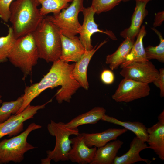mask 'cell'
Listing matches in <instances>:
<instances>
[{
	"label": "cell",
	"instance_id": "1",
	"mask_svg": "<svg viewBox=\"0 0 164 164\" xmlns=\"http://www.w3.org/2000/svg\"><path fill=\"white\" fill-rule=\"evenodd\" d=\"M74 65L75 63L69 64L60 59L53 62L49 72L39 82L26 87L22 106L16 114L22 112L43 91L58 86L61 88L55 95L58 103L70 102L72 96L81 87L71 76Z\"/></svg>",
	"mask_w": 164,
	"mask_h": 164
},
{
	"label": "cell",
	"instance_id": "2",
	"mask_svg": "<svg viewBox=\"0 0 164 164\" xmlns=\"http://www.w3.org/2000/svg\"><path fill=\"white\" fill-rule=\"evenodd\" d=\"M37 0H15L10 7L9 21L16 39L32 33L44 16L40 13Z\"/></svg>",
	"mask_w": 164,
	"mask_h": 164
},
{
	"label": "cell",
	"instance_id": "3",
	"mask_svg": "<svg viewBox=\"0 0 164 164\" xmlns=\"http://www.w3.org/2000/svg\"><path fill=\"white\" fill-rule=\"evenodd\" d=\"M60 33L54 24L46 17L43 18L32 33L39 58L47 63L60 59L62 53Z\"/></svg>",
	"mask_w": 164,
	"mask_h": 164
},
{
	"label": "cell",
	"instance_id": "4",
	"mask_svg": "<svg viewBox=\"0 0 164 164\" xmlns=\"http://www.w3.org/2000/svg\"><path fill=\"white\" fill-rule=\"evenodd\" d=\"M39 58L32 33L16 39L8 59L22 72L24 77L30 74Z\"/></svg>",
	"mask_w": 164,
	"mask_h": 164
},
{
	"label": "cell",
	"instance_id": "5",
	"mask_svg": "<svg viewBox=\"0 0 164 164\" xmlns=\"http://www.w3.org/2000/svg\"><path fill=\"white\" fill-rule=\"evenodd\" d=\"M41 127V126L32 123L20 134L0 142V164L10 162L16 163L22 162L26 152L36 148L27 142L28 136L32 131Z\"/></svg>",
	"mask_w": 164,
	"mask_h": 164
},
{
	"label": "cell",
	"instance_id": "6",
	"mask_svg": "<svg viewBox=\"0 0 164 164\" xmlns=\"http://www.w3.org/2000/svg\"><path fill=\"white\" fill-rule=\"evenodd\" d=\"M64 123L56 122L51 120L47 125L50 134L56 138V144L52 150L46 151L47 158L50 161L56 162L68 161V154L71 148V135H77L79 134L78 128L71 129L65 126Z\"/></svg>",
	"mask_w": 164,
	"mask_h": 164
},
{
	"label": "cell",
	"instance_id": "7",
	"mask_svg": "<svg viewBox=\"0 0 164 164\" xmlns=\"http://www.w3.org/2000/svg\"><path fill=\"white\" fill-rule=\"evenodd\" d=\"M84 0H73L71 3L60 12L46 17L67 37L72 38L80 32L81 25L78 19L79 13L82 11Z\"/></svg>",
	"mask_w": 164,
	"mask_h": 164
},
{
	"label": "cell",
	"instance_id": "8",
	"mask_svg": "<svg viewBox=\"0 0 164 164\" xmlns=\"http://www.w3.org/2000/svg\"><path fill=\"white\" fill-rule=\"evenodd\" d=\"M52 101L51 99L41 105L30 104L21 112L12 115L7 120L0 123V139L6 135L11 137L17 135L23 130L24 122L33 118L38 110L44 108L46 105Z\"/></svg>",
	"mask_w": 164,
	"mask_h": 164
},
{
	"label": "cell",
	"instance_id": "9",
	"mask_svg": "<svg viewBox=\"0 0 164 164\" xmlns=\"http://www.w3.org/2000/svg\"><path fill=\"white\" fill-rule=\"evenodd\" d=\"M150 91L149 84L124 78L112 98L116 102L128 103L149 96Z\"/></svg>",
	"mask_w": 164,
	"mask_h": 164
},
{
	"label": "cell",
	"instance_id": "10",
	"mask_svg": "<svg viewBox=\"0 0 164 164\" xmlns=\"http://www.w3.org/2000/svg\"><path fill=\"white\" fill-rule=\"evenodd\" d=\"M120 75L125 78L149 84L157 78L159 70L149 60L135 62L121 68Z\"/></svg>",
	"mask_w": 164,
	"mask_h": 164
},
{
	"label": "cell",
	"instance_id": "11",
	"mask_svg": "<svg viewBox=\"0 0 164 164\" xmlns=\"http://www.w3.org/2000/svg\"><path fill=\"white\" fill-rule=\"evenodd\" d=\"M82 12L84 15V21L79 33L80 35L79 38L86 50H90L93 48L91 43V37L95 33L99 32L104 33L113 40L117 39L112 31H104L99 29L98 25L94 21V15L95 13L91 7H84Z\"/></svg>",
	"mask_w": 164,
	"mask_h": 164
},
{
	"label": "cell",
	"instance_id": "12",
	"mask_svg": "<svg viewBox=\"0 0 164 164\" xmlns=\"http://www.w3.org/2000/svg\"><path fill=\"white\" fill-rule=\"evenodd\" d=\"M70 139L72 146L68 154L69 160L79 164H90L94 157L97 148L87 146L81 133H79Z\"/></svg>",
	"mask_w": 164,
	"mask_h": 164
},
{
	"label": "cell",
	"instance_id": "13",
	"mask_svg": "<svg viewBox=\"0 0 164 164\" xmlns=\"http://www.w3.org/2000/svg\"><path fill=\"white\" fill-rule=\"evenodd\" d=\"M158 121L147 128L148 149L154 151L162 160H164V111L158 117Z\"/></svg>",
	"mask_w": 164,
	"mask_h": 164
},
{
	"label": "cell",
	"instance_id": "14",
	"mask_svg": "<svg viewBox=\"0 0 164 164\" xmlns=\"http://www.w3.org/2000/svg\"><path fill=\"white\" fill-rule=\"evenodd\" d=\"M107 42L106 40L101 42L98 45L97 44L91 50H85L80 59L75 63L72 71L71 76L85 90L89 88L87 72L89 62L94 53Z\"/></svg>",
	"mask_w": 164,
	"mask_h": 164
},
{
	"label": "cell",
	"instance_id": "15",
	"mask_svg": "<svg viewBox=\"0 0 164 164\" xmlns=\"http://www.w3.org/2000/svg\"><path fill=\"white\" fill-rule=\"evenodd\" d=\"M62 53L60 59L68 63L76 62L83 55L86 50L79 37L75 36L70 38L60 33Z\"/></svg>",
	"mask_w": 164,
	"mask_h": 164
},
{
	"label": "cell",
	"instance_id": "16",
	"mask_svg": "<svg viewBox=\"0 0 164 164\" xmlns=\"http://www.w3.org/2000/svg\"><path fill=\"white\" fill-rule=\"evenodd\" d=\"M127 131L125 128H110L99 133L81 134L87 146L98 148L104 145L109 142L116 140L118 137Z\"/></svg>",
	"mask_w": 164,
	"mask_h": 164
},
{
	"label": "cell",
	"instance_id": "17",
	"mask_svg": "<svg viewBox=\"0 0 164 164\" xmlns=\"http://www.w3.org/2000/svg\"><path fill=\"white\" fill-rule=\"evenodd\" d=\"M148 2L136 1L134 12L129 27L122 31L120 35L122 37L135 40L138 34L144 19L148 13L146 9Z\"/></svg>",
	"mask_w": 164,
	"mask_h": 164
},
{
	"label": "cell",
	"instance_id": "18",
	"mask_svg": "<svg viewBox=\"0 0 164 164\" xmlns=\"http://www.w3.org/2000/svg\"><path fill=\"white\" fill-rule=\"evenodd\" d=\"M135 136L130 144L129 150L120 156H116L113 164H132L138 162H144L148 164L151 162L150 160L142 158L139 153L145 149H148L145 143Z\"/></svg>",
	"mask_w": 164,
	"mask_h": 164
},
{
	"label": "cell",
	"instance_id": "19",
	"mask_svg": "<svg viewBox=\"0 0 164 164\" xmlns=\"http://www.w3.org/2000/svg\"><path fill=\"white\" fill-rule=\"evenodd\" d=\"M123 143L122 141L116 139L98 148L90 164H113L118 150Z\"/></svg>",
	"mask_w": 164,
	"mask_h": 164
},
{
	"label": "cell",
	"instance_id": "20",
	"mask_svg": "<svg viewBox=\"0 0 164 164\" xmlns=\"http://www.w3.org/2000/svg\"><path fill=\"white\" fill-rule=\"evenodd\" d=\"M106 110L103 107H96L89 111L75 117L68 122L64 123L66 127L76 129L80 126L94 124L101 120L106 114Z\"/></svg>",
	"mask_w": 164,
	"mask_h": 164
},
{
	"label": "cell",
	"instance_id": "21",
	"mask_svg": "<svg viewBox=\"0 0 164 164\" xmlns=\"http://www.w3.org/2000/svg\"><path fill=\"white\" fill-rule=\"evenodd\" d=\"M146 34L145 26L142 25L130 53L125 62L120 65L121 68L135 62L148 60L146 57L143 42V38Z\"/></svg>",
	"mask_w": 164,
	"mask_h": 164
},
{
	"label": "cell",
	"instance_id": "22",
	"mask_svg": "<svg viewBox=\"0 0 164 164\" xmlns=\"http://www.w3.org/2000/svg\"><path fill=\"white\" fill-rule=\"evenodd\" d=\"M134 42L135 40L125 39L114 52L107 56L105 62L111 70L117 69L125 62Z\"/></svg>",
	"mask_w": 164,
	"mask_h": 164
},
{
	"label": "cell",
	"instance_id": "23",
	"mask_svg": "<svg viewBox=\"0 0 164 164\" xmlns=\"http://www.w3.org/2000/svg\"><path fill=\"white\" fill-rule=\"evenodd\" d=\"M101 120L122 126L133 132L136 136L145 142H147L148 133L147 128L139 121H122L113 117L105 114Z\"/></svg>",
	"mask_w": 164,
	"mask_h": 164
},
{
	"label": "cell",
	"instance_id": "24",
	"mask_svg": "<svg viewBox=\"0 0 164 164\" xmlns=\"http://www.w3.org/2000/svg\"><path fill=\"white\" fill-rule=\"evenodd\" d=\"M41 7L39 9L41 14L44 16L50 13L56 14L60 12L69 5L73 0H37Z\"/></svg>",
	"mask_w": 164,
	"mask_h": 164
},
{
	"label": "cell",
	"instance_id": "25",
	"mask_svg": "<svg viewBox=\"0 0 164 164\" xmlns=\"http://www.w3.org/2000/svg\"><path fill=\"white\" fill-rule=\"evenodd\" d=\"M8 27L7 35L0 37V63L7 61L17 39L12 26Z\"/></svg>",
	"mask_w": 164,
	"mask_h": 164
},
{
	"label": "cell",
	"instance_id": "26",
	"mask_svg": "<svg viewBox=\"0 0 164 164\" xmlns=\"http://www.w3.org/2000/svg\"><path fill=\"white\" fill-rule=\"evenodd\" d=\"M23 101V95L16 100L3 102L0 107V123L16 114L22 107Z\"/></svg>",
	"mask_w": 164,
	"mask_h": 164
},
{
	"label": "cell",
	"instance_id": "27",
	"mask_svg": "<svg viewBox=\"0 0 164 164\" xmlns=\"http://www.w3.org/2000/svg\"><path fill=\"white\" fill-rule=\"evenodd\" d=\"M152 29L158 36L160 40L156 46L149 45L145 48L147 59L148 60L155 59L162 63L164 62V39L161 33L154 27Z\"/></svg>",
	"mask_w": 164,
	"mask_h": 164
},
{
	"label": "cell",
	"instance_id": "28",
	"mask_svg": "<svg viewBox=\"0 0 164 164\" xmlns=\"http://www.w3.org/2000/svg\"><path fill=\"white\" fill-rule=\"evenodd\" d=\"M123 0H92L90 6L95 13L109 11L118 5Z\"/></svg>",
	"mask_w": 164,
	"mask_h": 164
},
{
	"label": "cell",
	"instance_id": "29",
	"mask_svg": "<svg viewBox=\"0 0 164 164\" xmlns=\"http://www.w3.org/2000/svg\"><path fill=\"white\" fill-rule=\"evenodd\" d=\"M14 0H0V17L5 22H8L10 16V7Z\"/></svg>",
	"mask_w": 164,
	"mask_h": 164
},
{
	"label": "cell",
	"instance_id": "30",
	"mask_svg": "<svg viewBox=\"0 0 164 164\" xmlns=\"http://www.w3.org/2000/svg\"><path fill=\"white\" fill-rule=\"evenodd\" d=\"M160 90V95L161 97L164 96V69L161 68L159 70V75L153 82Z\"/></svg>",
	"mask_w": 164,
	"mask_h": 164
},
{
	"label": "cell",
	"instance_id": "31",
	"mask_svg": "<svg viewBox=\"0 0 164 164\" xmlns=\"http://www.w3.org/2000/svg\"><path fill=\"white\" fill-rule=\"evenodd\" d=\"M100 78L101 81L104 84L109 85L112 84L114 80V75L111 70H104L101 72Z\"/></svg>",
	"mask_w": 164,
	"mask_h": 164
},
{
	"label": "cell",
	"instance_id": "32",
	"mask_svg": "<svg viewBox=\"0 0 164 164\" xmlns=\"http://www.w3.org/2000/svg\"><path fill=\"white\" fill-rule=\"evenodd\" d=\"M164 20V11L159 12L156 14L155 16L154 21L153 24V26L157 27L160 26Z\"/></svg>",
	"mask_w": 164,
	"mask_h": 164
},
{
	"label": "cell",
	"instance_id": "33",
	"mask_svg": "<svg viewBox=\"0 0 164 164\" xmlns=\"http://www.w3.org/2000/svg\"><path fill=\"white\" fill-rule=\"evenodd\" d=\"M130 0H123V2H127L128 1ZM135 1H139V2H146L148 3V2H149L150 1H151L152 0H134Z\"/></svg>",
	"mask_w": 164,
	"mask_h": 164
},
{
	"label": "cell",
	"instance_id": "34",
	"mask_svg": "<svg viewBox=\"0 0 164 164\" xmlns=\"http://www.w3.org/2000/svg\"><path fill=\"white\" fill-rule=\"evenodd\" d=\"M2 96L0 95V104L2 103Z\"/></svg>",
	"mask_w": 164,
	"mask_h": 164
}]
</instances>
